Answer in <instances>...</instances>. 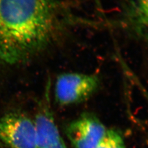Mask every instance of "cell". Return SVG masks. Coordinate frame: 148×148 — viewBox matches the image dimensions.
I'll return each mask as SVG.
<instances>
[{
  "instance_id": "6",
  "label": "cell",
  "mask_w": 148,
  "mask_h": 148,
  "mask_svg": "<svg viewBox=\"0 0 148 148\" xmlns=\"http://www.w3.org/2000/svg\"><path fill=\"white\" fill-rule=\"evenodd\" d=\"M124 23L133 35L148 41V0H133L127 10Z\"/></svg>"
},
{
  "instance_id": "5",
  "label": "cell",
  "mask_w": 148,
  "mask_h": 148,
  "mask_svg": "<svg viewBox=\"0 0 148 148\" xmlns=\"http://www.w3.org/2000/svg\"><path fill=\"white\" fill-rule=\"evenodd\" d=\"M34 120L36 135L37 148H44L61 136L49 104L47 93Z\"/></svg>"
},
{
  "instance_id": "2",
  "label": "cell",
  "mask_w": 148,
  "mask_h": 148,
  "mask_svg": "<svg viewBox=\"0 0 148 148\" xmlns=\"http://www.w3.org/2000/svg\"><path fill=\"white\" fill-rule=\"evenodd\" d=\"M99 85V78L95 74L63 73L55 82V99L62 106L80 103L93 95Z\"/></svg>"
},
{
  "instance_id": "4",
  "label": "cell",
  "mask_w": 148,
  "mask_h": 148,
  "mask_svg": "<svg viewBox=\"0 0 148 148\" xmlns=\"http://www.w3.org/2000/svg\"><path fill=\"white\" fill-rule=\"evenodd\" d=\"M107 128L94 114L85 113L66 127V135L73 148H96Z\"/></svg>"
},
{
  "instance_id": "7",
  "label": "cell",
  "mask_w": 148,
  "mask_h": 148,
  "mask_svg": "<svg viewBox=\"0 0 148 148\" xmlns=\"http://www.w3.org/2000/svg\"><path fill=\"white\" fill-rule=\"evenodd\" d=\"M96 148H126L122 135L115 129H107Z\"/></svg>"
},
{
  "instance_id": "1",
  "label": "cell",
  "mask_w": 148,
  "mask_h": 148,
  "mask_svg": "<svg viewBox=\"0 0 148 148\" xmlns=\"http://www.w3.org/2000/svg\"><path fill=\"white\" fill-rule=\"evenodd\" d=\"M54 0H0V63L29 61L52 42L63 18Z\"/></svg>"
},
{
  "instance_id": "8",
  "label": "cell",
  "mask_w": 148,
  "mask_h": 148,
  "mask_svg": "<svg viewBox=\"0 0 148 148\" xmlns=\"http://www.w3.org/2000/svg\"><path fill=\"white\" fill-rule=\"evenodd\" d=\"M44 148H67L64 143L62 136L59 137L56 140L53 141L51 144Z\"/></svg>"
},
{
  "instance_id": "3",
  "label": "cell",
  "mask_w": 148,
  "mask_h": 148,
  "mask_svg": "<svg viewBox=\"0 0 148 148\" xmlns=\"http://www.w3.org/2000/svg\"><path fill=\"white\" fill-rule=\"evenodd\" d=\"M0 141L7 148H37L34 120L21 112L0 117Z\"/></svg>"
}]
</instances>
